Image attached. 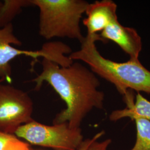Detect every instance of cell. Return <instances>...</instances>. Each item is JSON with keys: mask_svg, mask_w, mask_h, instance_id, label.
<instances>
[{"mask_svg": "<svg viewBox=\"0 0 150 150\" xmlns=\"http://www.w3.org/2000/svg\"><path fill=\"white\" fill-rule=\"evenodd\" d=\"M127 106L122 110H115L110 114L111 121H117L125 117L132 120L145 119L150 121V102L138 92L135 101L127 103Z\"/></svg>", "mask_w": 150, "mask_h": 150, "instance_id": "cell-9", "label": "cell"}, {"mask_svg": "<svg viewBox=\"0 0 150 150\" xmlns=\"http://www.w3.org/2000/svg\"><path fill=\"white\" fill-rule=\"evenodd\" d=\"M2 4H3V1H0V10H1V8L2 7Z\"/></svg>", "mask_w": 150, "mask_h": 150, "instance_id": "cell-15", "label": "cell"}, {"mask_svg": "<svg viewBox=\"0 0 150 150\" xmlns=\"http://www.w3.org/2000/svg\"><path fill=\"white\" fill-rule=\"evenodd\" d=\"M40 11L39 34L46 40L68 38L81 43L85 36L80 27L89 3L84 0H31Z\"/></svg>", "mask_w": 150, "mask_h": 150, "instance_id": "cell-3", "label": "cell"}, {"mask_svg": "<svg viewBox=\"0 0 150 150\" xmlns=\"http://www.w3.org/2000/svg\"><path fill=\"white\" fill-rule=\"evenodd\" d=\"M117 6L111 0L96 1L90 4L86 8L87 17L83 20L87 35L98 34L113 22L118 20Z\"/></svg>", "mask_w": 150, "mask_h": 150, "instance_id": "cell-8", "label": "cell"}, {"mask_svg": "<svg viewBox=\"0 0 150 150\" xmlns=\"http://www.w3.org/2000/svg\"><path fill=\"white\" fill-rule=\"evenodd\" d=\"M136 125V141L131 150H150V121L134 120Z\"/></svg>", "mask_w": 150, "mask_h": 150, "instance_id": "cell-11", "label": "cell"}, {"mask_svg": "<svg viewBox=\"0 0 150 150\" xmlns=\"http://www.w3.org/2000/svg\"><path fill=\"white\" fill-rule=\"evenodd\" d=\"M0 150H30V146L16 134L0 131Z\"/></svg>", "mask_w": 150, "mask_h": 150, "instance_id": "cell-12", "label": "cell"}, {"mask_svg": "<svg viewBox=\"0 0 150 150\" xmlns=\"http://www.w3.org/2000/svg\"><path fill=\"white\" fill-rule=\"evenodd\" d=\"M15 134L31 144L54 150H78L83 141L80 127H71L67 123L46 125L34 120L20 126Z\"/></svg>", "mask_w": 150, "mask_h": 150, "instance_id": "cell-5", "label": "cell"}, {"mask_svg": "<svg viewBox=\"0 0 150 150\" xmlns=\"http://www.w3.org/2000/svg\"><path fill=\"white\" fill-rule=\"evenodd\" d=\"M104 134H105V132L103 131H102L95 134L92 139H88L83 140V142L82 143L80 148L78 149V150H88V147L93 141L98 140Z\"/></svg>", "mask_w": 150, "mask_h": 150, "instance_id": "cell-14", "label": "cell"}, {"mask_svg": "<svg viewBox=\"0 0 150 150\" xmlns=\"http://www.w3.org/2000/svg\"><path fill=\"white\" fill-rule=\"evenodd\" d=\"M41 65L42 71L32 80L35 90H40L46 82L66 105V108L56 115L53 124L67 123L71 127L79 128L93 109L103 108L105 95L98 89L100 81L86 66L74 61L62 67L45 59Z\"/></svg>", "mask_w": 150, "mask_h": 150, "instance_id": "cell-1", "label": "cell"}, {"mask_svg": "<svg viewBox=\"0 0 150 150\" xmlns=\"http://www.w3.org/2000/svg\"><path fill=\"white\" fill-rule=\"evenodd\" d=\"M97 41H105L99 34L87 35L80 50L72 51L69 57L87 64L95 74L111 83L123 96L131 90L150 94V71L139 60L117 62L103 57L96 47Z\"/></svg>", "mask_w": 150, "mask_h": 150, "instance_id": "cell-2", "label": "cell"}, {"mask_svg": "<svg viewBox=\"0 0 150 150\" xmlns=\"http://www.w3.org/2000/svg\"><path fill=\"white\" fill-rule=\"evenodd\" d=\"M21 46L22 42L13 32L12 23L0 28V78L10 84L12 67L10 62L16 57L25 56L35 60L42 58L48 59L62 67L69 66L73 61L69 55L72 50L69 46L61 41H51L44 43L38 50H25L15 47Z\"/></svg>", "mask_w": 150, "mask_h": 150, "instance_id": "cell-4", "label": "cell"}, {"mask_svg": "<svg viewBox=\"0 0 150 150\" xmlns=\"http://www.w3.org/2000/svg\"><path fill=\"white\" fill-rule=\"evenodd\" d=\"M111 143V139H106L101 142L96 140L91 144L88 150H107V148Z\"/></svg>", "mask_w": 150, "mask_h": 150, "instance_id": "cell-13", "label": "cell"}, {"mask_svg": "<svg viewBox=\"0 0 150 150\" xmlns=\"http://www.w3.org/2000/svg\"><path fill=\"white\" fill-rule=\"evenodd\" d=\"M0 79V131L15 134L20 126L33 120V103L26 92Z\"/></svg>", "mask_w": 150, "mask_h": 150, "instance_id": "cell-6", "label": "cell"}, {"mask_svg": "<svg viewBox=\"0 0 150 150\" xmlns=\"http://www.w3.org/2000/svg\"><path fill=\"white\" fill-rule=\"evenodd\" d=\"M33 6L31 0H5L0 10V28L5 27L19 15L24 7Z\"/></svg>", "mask_w": 150, "mask_h": 150, "instance_id": "cell-10", "label": "cell"}, {"mask_svg": "<svg viewBox=\"0 0 150 150\" xmlns=\"http://www.w3.org/2000/svg\"><path fill=\"white\" fill-rule=\"evenodd\" d=\"M105 41H112L117 44L129 56V59L139 60L142 51L141 38L136 30L123 26L118 20L106 27L100 35Z\"/></svg>", "mask_w": 150, "mask_h": 150, "instance_id": "cell-7", "label": "cell"}]
</instances>
